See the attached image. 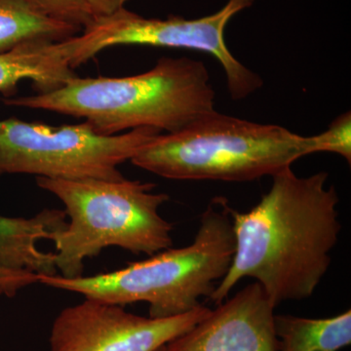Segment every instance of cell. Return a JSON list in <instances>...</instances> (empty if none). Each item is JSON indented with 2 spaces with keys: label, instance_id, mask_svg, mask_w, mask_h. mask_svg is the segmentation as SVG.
<instances>
[{
  "label": "cell",
  "instance_id": "1",
  "mask_svg": "<svg viewBox=\"0 0 351 351\" xmlns=\"http://www.w3.org/2000/svg\"><path fill=\"white\" fill-rule=\"evenodd\" d=\"M328 173L272 176L269 193L250 211L232 208L235 251L230 269L210 297L216 306L245 277L260 284L274 307L313 295L338 242L339 196Z\"/></svg>",
  "mask_w": 351,
  "mask_h": 351
},
{
  "label": "cell",
  "instance_id": "2",
  "mask_svg": "<svg viewBox=\"0 0 351 351\" xmlns=\"http://www.w3.org/2000/svg\"><path fill=\"white\" fill-rule=\"evenodd\" d=\"M205 64L189 58H161L141 75L80 78L47 93L7 99L14 107L48 110L84 119L101 135L138 128L175 133L215 112Z\"/></svg>",
  "mask_w": 351,
  "mask_h": 351
},
{
  "label": "cell",
  "instance_id": "3",
  "mask_svg": "<svg viewBox=\"0 0 351 351\" xmlns=\"http://www.w3.org/2000/svg\"><path fill=\"white\" fill-rule=\"evenodd\" d=\"M230 209L225 198H214L189 246L93 276H39L38 283L121 306L145 302L152 318L188 313L201 306L200 298L211 297L230 269L235 251Z\"/></svg>",
  "mask_w": 351,
  "mask_h": 351
},
{
  "label": "cell",
  "instance_id": "4",
  "mask_svg": "<svg viewBox=\"0 0 351 351\" xmlns=\"http://www.w3.org/2000/svg\"><path fill=\"white\" fill-rule=\"evenodd\" d=\"M39 188L62 201L66 225L51 235L54 263L64 278L83 276L85 260L117 246L152 256L171 248L173 226L159 214L169 200L154 193V184L125 178L108 180H53L38 177Z\"/></svg>",
  "mask_w": 351,
  "mask_h": 351
},
{
  "label": "cell",
  "instance_id": "5",
  "mask_svg": "<svg viewBox=\"0 0 351 351\" xmlns=\"http://www.w3.org/2000/svg\"><path fill=\"white\" fill-rule=\"evenodd\" d=\"M314 141L282 126L215 112L160 134L133 156L137 167L182 181H255L313 154Z\"/></svg>",
  "mask_w": 351,
  "mask_h": 351
},
{
  "label": "cell",
  "instance_id": "6",
  "mask_svg": "<svg viewBox=\"0 0 351 351\" xmlns=\"http://www.w3.org/2000/svg\"><path fill=\"white\" fill-rule=\"evenodd\" d=\"M161 132L138 128L107 136L88 122L50 126L0 120V175L29 174L53 180L123 179L119 166Z\"/></svg>",
  "mask_w": 351,
  "mask_h": 351
},
{
  "label": "cell",
  "instance_id": "7",
  "mask_svg": "<svg viewBox=\"0 0 351 351\" xmlns=\"http://www.w3.org/2000/svg\"><path fill=\"white\" fill-rule=\"evenodd\" d=\"M256 0H228L218 12L195 20L171 16L166 20L145 18L125 7L112 15L95 17L80 34L63 40L73 69L87 63L107 48L121 45L154 46L202 51L216 58L226 75L232 100L250 96L263 86L260 75L246 68L228 50L226 25Z\"/></svg>",
  "mask_w": 351,
  "mask_h": 351
},
{
  "label": "cell",
  "instance_id": "8",
  "mask_svg": "<svg viewBox=\"0 0 351 351\" xmlns=\"http://www.w3.org/2000/svg\"><path fill=\"white\" fill-rule=\"evenodd\" d=\"M211 311L201 304L174 317H143L119 304L86 299L57 316L50 332V351H156Z\"/></svg>",
  "mask_w": 351,
  "mask_h": 351
},
{
  "label": "cell",
  "instance_id": "9",
  "mask_svg": "<svg viewBox=\"0 0 351 351\" xmlns=\"http://www.w3.org/2000/svg\"><path fill=\"white\" fill-rule=\"evenodd\" d=\"M274 308L260 284L254 282L221 302L182 336L168 351H278Z\"/></svg>",
  "mask_w": 351,
  "mask_h": 351
},
{
  "label": "cell",
  "instance_id": "10",
  "mask_svg": "<svg viewBox=\"0 0 351 351\" xmlns=\"http://www.w3.org/2000/svg\"><path fill=\"white\" fill-rule=\"evenodd\" d=\"M66 213L45 209L32 218L0 216V269L29 271L39 276L57 274L54 253L39 250L36 243L66 225Z\"/></svg>",
  "mask_w": 351,
  "mask_h": 351
},
{
  "label": "cell",
  "instance_id": "11",
  "mask_svg": "<svg viewBox=\"0 0 351 351\" xmlns=\"http://www.w3.org/2000/svg\"><path fill=\"white\" fill-rule=\"evenodd\" d=\"M63 40H34L0 54V92L10 96L23 80H31L38 93L63 86L75 76Z\"/></svg>",
  "mask_w": 351,
  "mask_h": 351
},
{
  "label": "cell",
  "instance_id": "12",
  "mask_svg": "<svg viewBox=\"0 0 351 351\" xmlns=\"http://www.w3.org/2000/svg\"><path fill=\"white\" fill-rule=\"evenodd\" d=\"M274 325L278 351H339L351 343L350 309L321 319L274 314Z\"/></svg>",
  "mask_w": 351,
  "mask_h": 351
},
{
  "label": "cell",
  "instance_id": "13",
  "mask_svg": "<svg viewBox=\"0 0 351 351\" xmlns=\"http://www.w3.org/2000/svg\"><path fill=\"white\" fill-rule=\"evenodd\" d=\"M82 32L34 9L25 0H0V54L29 41H62Z\"/></svg>",
  "mask_w": 351,
  "mask_h": 351
},
{
  "label": "cell",
  "instance_id": "14",
  "mask_svg": "<svg viewBox=\"0 0 351 351\" xmlns=\"http://www.w3.org/2000/svg\"><path fill=\"white\" fill-rule=\"evenodd\" d=\"M51 19L84 29L95 16L86 0H25Z\"/></svg>",
  "mask_w": 351,
  "mask_h": 351
},
{
  "label": "cell",
  "instance_id": "15",
  "mask_svg": "<svg viewBox=\"0 0 351 351\" xmlns=\"http://www.w3.org/2000/svg\"><path fill=\"white\" fill-rule=\"evenodd\" d=\"M313 154L334 152L351 163V114L350 112L339 115L323 133L313 136Z\"/></svg>",
  "mask_w": 351,
  "mask_h": 351
},
{
  "label": "cell",
  "instance_id": "16",
  "mask_svg": "<svg viewBox=\"0 0 351 351\" xmlns=\"http://www.w3.org/2000/svg\"><path fill=\"white\" fill-rule=\"evenodd\" d=\"M39 274L29 271L0 269V286L4 288L6 297L12 298L21 289L38 283Z\"/></svg>",
  "mask_w": 351,
  "mask_h": 351
},
{
  "label": "cell",
  "instance_id": "17",
  "mask_svg": "<svg viewBox=\"0 0 351 351\" xmlns=\"http://www.w3.org/2000/svg\"><path fill=\"white\" fill-rule=\"evenodd\" d=\"M95 17L112 15L123 8L128 0H86Z\"/></svg>",
  "mask_w": 351,
  "mask_h": 351
},
{
  "label": "cell",
  "instance_id": "18",
  "mask_svg": "<svg viewBox=\"0 0 351 351\" xmlns=\"http://www.w3.org/2000/svg\"><path fill=\"white\" fill-rule=\"evenodd\" d=\"M6 295V292H5V290H4V288L2 287V286H0V295Z\"/></svg>",
  "mask_w": 351,
  "mask_h": 351
},
{
  "label": "cell",
  "instance_id": "19",
  "mask_svg": "<svg viewBox=\"0 0 351 351\" xmlns=\"http://www.w3.org/2000/svg\"><path fill=\"white\" fill-rule=\"evenodd\" d=\"M156 351H168L167 348H166V346H162V348H159Z\"/></svg>",
  "mask_w": 351,
  "mask_h": 351
}]
</instances>
